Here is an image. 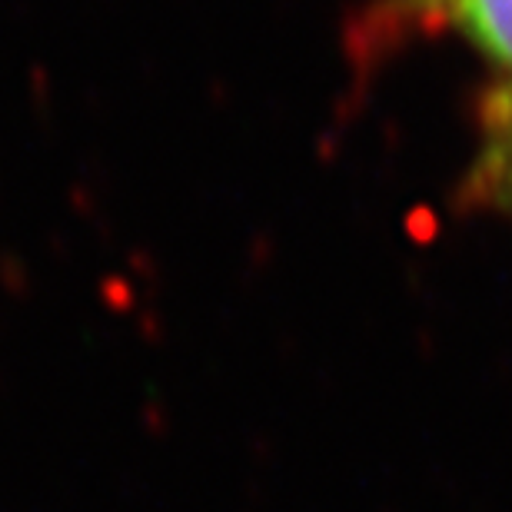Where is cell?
Segmentation results:
<instances>
[{"mask_svg":"<svg viewBox=\"0 0 512 512\" xmlns=\"http://www.w3.org/2000/svg\"><path fill=\"white\" fill-rule=\"evenodd\" d=\"M419 7L512 70V0H419Z\"/></svg>","mask_w":512,"mask_h":512,"instance_id":"6da1fadb","label":"cell"},{"mask_svg":"<svg viewBox=\"0 0 512 512\" xmlns=\"http://www.w3.org/2000/svg\"><path fill=\"white\" fill-rule=\"evenodd\" d=\"M496 197L512 207V84L499 87L486 104V167Z\"/></svg>","mask_w":512,"mask_h":512,"instance_id":"7a4b0ae2","label":"cell"}]
</instances>
